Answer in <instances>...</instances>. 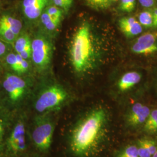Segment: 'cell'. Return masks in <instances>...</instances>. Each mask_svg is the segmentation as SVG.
Returning a JSON list of instances; mask_svg holds the SVG:
<instances>
[{
	"label": "cell",
	"mask_w": 157,
	"mask_h": 157,
	"mask_svg": "<svg viewBox=\"0 0 157 157\" xmlns=\"http://www.w3.org/2000/svg\"><path fill=\"white\" fill-rule=\"evenodd\" d=\"M146 131L149 132H157V122L152 124L151 126H150L148 129L146 130Z\"/></svg>",
	"instance_id": "31"
},
{
	"label": "cell",
	"mask_w": 157,
	"mask_h": 157,
	"mask_svg": "<svg viewBox=\"0 0 157 157\" xmlns=\"http://www.w3.org/2000/svg\"><path fill=\"white\" fill-rule=\"evenodd\" d=\"M153 17H154V22H153V26L157 27V8H155L154 11L152 12Z\"/></svg>",
	"instance_id": "32"
},
{
	"label": "cell",
	"mask_w": 157,
	"mask_h": 157,
	"mask_svg": "<svg viewBox=\"0 0 157 157\" xmlns=\"http://www.w3.org/2000/svg\"><path fill=\"white\" fill-rule=\"evenodd\" d=\"M136 0H120L119 8L122 11L130 13L135 10Z\"/></svg>",
	"instance_id": "21"
},
{
	"label": "cell",
	"mask_w": 157,
	"mask_h": 157,
	"mask_svg": "<svg viewBox=\"0 0 157 157\" xmlns=\"http://www.w3.org/2000/svg\"><path fill=\"white\" fill-rule=\"evenodd\" d=\"M152 157H157V151H155V152L153 154V155H152Z\"/></svg>",
	"instance_id": "35"
},
{
	"label": "cell",
	"mask_w": 157,
	"mask_h": 157,
	"mask_svg": "<svg viewBox=\"0 0 157 157\" xmlns=\"http://www.w3.org/2000/svg\"><path fill=\"white\" fill-rule=\"evenodd\" d=\"M6 61L7 63L10 66V67H11L14 71L18 73L19 67L17 54H15L13 53H11L8 54L6 58Z\"/></svg>",
	"instance_id": "23"
},
{
	"label": "cell",
	"mask_w": 157,
	"mask_h": 157,
	"mask_svg": "<svg viewBox=\"0 0 157 157\" xmlns=\"http://www.w3.org/2000/svg\"><path fill=\"white\" fill-rule=\"evenodd\" d=\"M45 11L54 21L60 24L63 17V11L61 8L50 5L45 8Z\"/></svg>",
	"instance_id": "16"
},
{
	"label": "cell",
	"mask_w": 157,
	"mask_h": 157,
	"mask_svg": "<svg viewBox=\"0 0 157 157\" xmlns=\"http://www.w3.org/2000/svg\"><path fill=\"white\" fill-rule=\"evenodd\" d=\"M41 22L42 24L44 26L47 30L50 32H53L56 30V29L58 28V26L59 25V23L54 21L50 17V15L44 11L42 12L41 16Z\"/></svg>",
	"instance_id": "15"
},
{
	"label": "cell",
	"mask_w": 157,
	"mask_h": 157,
	"mask_svg": "<svg viewBox=\"0 0 157 157\" xmlns=\"http://www.w3.org/2000/svg\"><path fill=\"white\" fill-rule=\"evenodd\" d=\"M139 157V156H137V157Z\"/></svg>",
	"instance_id": "36"
},
{
	"label": "cell",
	"mask_w": 157,
	"mask_h": 157,
	"mask_svg": "<svg viewBox=\"0 0 157 157\" xmlns=\"http://www.w3.org/2000/svg\"><path fill=\"white\" fill-rule=\"evenodd\" d=\"M157 122V109H155L150 112V113L148 118L146 120L144 125V129L147 130L152 124Z\"/></svg>",
	"instance_id": "26"
},
{
	"label": "cell",
	"mask_w": 157,
	"mask_h": 157,
	"mask_svg": "<svg viewBox=\"0 0 157 157\" xmlns=\"http://www.w3.org/2000/svg\"><path fill=\"white\" fill-rule=\"evenodd\" d=\"M121 31L128 37H133L142 32V26L133 17H124L118 22Z\"/></svg>",
	"instance_id": "11"
},
{
	"label": "cell",
	"mask_w": 157,
	"mask_h": 157,
	"mask_svg": "<svg viewBox=\"0 0 157 157\" xmlns=\"http://www.w3.org/2000/svg\"><path fill=\"white\" fill-rule=\"evenodd\" d=\"M4 143L0 141V154L4 152Z\"/></svg>",
	"instance_id": "34"
},
{
	"label": "cell",
	"mask_w": 157,
	"mask_h": 157,
	"mask_svg": "<svg viewBox=\"0 0 157 157\" xmlns=\"http://www.w3.org/2000/svg\"><path fill=\"white\" fill-rule=\"evenodd\" d=\"M6 119L0 118V141L4 143V137L6 132Z\"/></svg>",
	"instance_id": "28"
},
{
	"label": "cell",
	"mask_w": 157,
	"mask_h": 157,
	"mask_svg": "<svg viewBox=\"0 0 157 157\" xmlns=\"http://www.w3.org/2000/svg\"><path fill=\"white\" fill-rule=\"evenodd\" d=\"M139 156L137 147L136 146H128L119 155L118 157H135Z\"/></svg>",
	"instance_id": "22"
},
{
	"label": "cell",
	"mask_w": 157,
	"mask_h": 157,
	"mask_svg": "<svg viewBox=\"0 0 157 157\" xmlns=\"http://www.w3.org/2000/svg\"><path fill=\"white\" fill-rule=\"evenodd\" d=\"M26 148L25 128L22 121L17 122L4 143V151L11 156H17Z\"/></svg>",
	"instance_id": "6"
},
{
	"label": "cell",
	"mask_w": 157,
	"mask_h": 157,
	"mask_svg": "<svg viewBox=\"0 0 157 157\" xmlns=\"http://www.w3.org/2000/svg\"><path fill=\"white\" fill-rule=\"evenodd\" d=\"M67 98V91L62 87L51 86L40 94L36 102V109L40 113L53 109L62 105Z\"/></svg>",
	"instance_id": "4"
},
{
	"label": "cell",
	"mask_w": 157,
	"mask_h": 157,
	"mask_svg": "<svg viewBox=\"0 0 157 157\" xmlns=\"http://www.w3.org/2000/svg\"><path fill=\"white\" fill-rule=\"evenodd\" d=\"M17 58L18 61V73H25L28 71L29 69V63L27 60L23 59L19 54H17Z\"/></svg>",
	"instance_id": "24"
},
{
	"label": "cell",
	"mask_w": 157,
	"mask_h": 157,
	"mask_svg": "<svg viewBox=\"0 0 157 157\" xmlns=\"http://www.w3.org/2000/svg\"><path fill=\"white\" fill-rule=\"evenodd\" d=\"M139 147H137L138 150V155L139 157H151V155L147 150L146 147L140 141H138Z\"/></svg>",
	"instance_id": "27"
},
{
	"label": "cell",
	"mask_w": 157,
	"mask_h": 157,
	"mask_svg": "<svg viewBox=\"0 0 157 157\" xmlns=\"http://www.w3.org/2000/svg\"><path fill=\"white\" fill-rule=\"evenodd\" d=\"M116 0H85L87 4L96 10H104L113 4Z\"/></svg>",
	"instance_id": "14"
},
{
	"label": "cell",
	"mask_w": 157,
	"mask_h": 157,
	"mask_svg": "<svg viewBox=\"0 0 157 157\" xmlns=\"http://www.w3.org/2000/svg\"><path fill=\"white\" fill-rule=\"evenodd\" d=\"M136 54L150 56L157 52V32H147L140 36L132 47Z\"/></svg>",
	"instance_id": "7"
},
{
	"label": "cell",
	"mask_w": 157,
	"mask_h": 157,
	"mask_svg": "<svg viewBox=\"0 0 157 157\" xmlns=\"http://www.w3.org/2000/svg\"><path fill=\"white\" fill-rule=\"evenodd\" d=\"M51 5L61 8L63 12L67 13L73 4V0H48Z\"/></svg>",
	"instance_id": "20"
},
{
	"label": "cell",
	"mask_w": 157,
	"mask_h": 157,
	"mask_svg": "<svg viewBox=\"0 0 157 157\" xmlns=\"http://www.w3.org/2000/svg\"><path fill=\"white\" fill-rule=\"evenodd\" d=\"M150 112L148 107L143 105L140 103H136L132 108L128 118V121L133 126L143 124L146 122Z\"/></svg>",
	"instance_id": "10"
},
{
	"label": "cell",
	"mask_w": 157,
	"mask_h": 157,
	"mask_svg": "<svg viewBox=\"0 0 157 157\" xmlns=\"http://www.w3.org/2000/svg\"><path fill=\"white\" fill-rule=\"evenodd\" d=\"M6 50V45H5V44H4L2 41H0V56H2V55H3V54L5 53Z\"/></svg>",
	"instance_id": "33"
},
{
	"label": "cell",
	"mask_w": 157,
	"mask_h": 157,
	"mask_svg": "<svg viewBox=\"0 0 157 157\" xmlns=\"http://www.w3.org/2000/svg\"><path fill=\"white\" fill-rule=\"evenodd\" d=\"M32 41L28 35L24 34L19 37L15 41V49L17 54H20L23 50H24L28 46L31 45Z\"/></svg>",
	"instance_id": "18"
},
{
	"label": "cell",
	"mask_w": 157,
	"mask_h": 157,
	"mask_svg": "<svg viewBox=\"0 0 157 157\" xmlns=\"http://www.w3.org/2000/svg\"><path fill=\"white\" fill-rule=\"evenodd\" d=\"M154 17L151 12L145 11L142 12L139 16V22L141 26L146 28H150L153 26Z\"/></svg>",
	"instance_id": "17"
},
{
	"label": "cell",
	"mask_w": 157,
	"mask_h": 157,
	"mask_svg": "<svg viewBox=\"0 0 157 157\" xmlns=\"http://www.w3.org/2000/svg\"><path fill=\"white\" fill-rule=\"evenodd\" d=\"M0 25L9 29L17 36L22 28V24L19 19L8 15H4L1 17Z\"/></svg>",
	"instance_id": "13"
},
{
	"label": "cell",
	"mask_w": 157,
	"mask_h": 157,
	"mask_svg": "<svg viewBox=\"0 0 157 157\" xmlns=\"http://www.w3.org/2000/svg\"><path fill=\"white\" fill-rule=\"evenodd\" d=\"M106 41L89 21L82 23L75 31L69 46V56L75 72L79 75L93 72L104 62Z\"/></svg>",
	"instance_id": "1"
},
{
	"label": "cell",
	"mask_w": 157,
	"mask_h": 157,
	"mask_svg": "<svg viewBox=\"0 0 157 157\" xmlns=\"http://www.w3.org/2000/svg\"><path fill=\"white\" fill-rule=\"evenodd\" d=\"M34 128L32 138L36 147L42 151L50 148L54 133V125L49 119H39Z\"/></svg>",
	"instance_id": "5"
},
{
	"label": "cell",
	"mask_w": 157,
	"mask_h": 157,
	"mask_svg": "<svg viewBox=\"0 0 157 157\" xmlns=\"http://www.w3.org/2000/svg\"><path fill=\"white\" fill-rule=\"evenodd\" d=\"M32 58L35 66L39 71L47 69L50 64L52 46L49 39L43 34H39L31 43Z\"/></svg>",
	"instance_id": "3"
},
{
	"label": "cell",
	"mask_w": 157,
	"mask_h": 157,
	"mask_svg": "<svg viewBox=\"0 0 157 157\" xmlns=\"http://www.w3.org/2000/svg\"><path fill=\"white\" fill-rule=\"evenodd\" d=\"M17 36L13 33L11 30L0 25V37L6 42L13 43L16 41Z\"/></svg>",
	"instance_id": "19"
},
{
	"label": "cell",
	"mask_w": 157,
	"mask_h": 157,
	"mask_svg": "<svg viewBox=\"0 0 157 157\" xmlns=\"http://www.w3.org/2000/svg\"><path fill=\"white\" fill-rule=\"evenodd\" d=\"M48 3V0H23V13L30 20L36 19L41 16Z\"/></svg>",
	"instance_id": "9"
},
{
	"label": "cell",
	"mask_w": 157,
	"mask_h": 157,
	"mask_svg": "<svg viewBox=\"0 0 157 157\" xmlns=\"http://www.w3.org/2000/svg\"><path fill=\"white\" fill-rule=\"evenodd\" d=\"M155 1V0H139V2L141 6L146 8H150L154 6Z\"/></svg>",
	"instance_id": "30"
},
{
	"label": "cell",
	"mask_w": 157,
	"mask_h": 157,
	"mask_svg": "<svg viewBox=\"0 0 157 157\" xmlns=\"http://www.w3.org/2000/svg\"><path fill=\"white\" fill-rule=\"evenodd\" d=\"M143 143V144L147 148V150L150 152V154L153 155V154L157 151V147L155 143L153 141L148 139H141L139 140Z\"/></svg>",
	"instance_id": "25"
},
{
	"label": "cell",
	"mask_w": 157,
	"mask_h": 157,
	"mask_svg": "<svg viewBox=\"0 0 157 157\" xmlns=\"http://www.w3.org/2000/svg\"><path fill=\"white\" fill-rule=\"evenodd\" d=\"M141 76L137 72H129L124 74L118 81V87L121 91L130 90L140 82Z\"/></svg>",
	"instance_id": "12"
},
{
	"label": "cell",
	"mask_w": 157,
	"mask_h": 157,
	"mask_svg": "<svg viewBox=\"0 0 157 157\" xmlns=\"http://www.w3.org/2000/svg\"><path fill=\"white\" fill-rule=\"evenodd\" d=\"M26 83L22 78L13 75H7L3 82V87L13 102L19 101L25 93Z\"/></svg>",
	"instance_id": "8"
},
{
	"label": "cell",
	"mask_w": 157,
	"mask_h": 157,
	"mask_svg": "<svg viewBox=\"0 0 157 157\" xmlns=\"http://www.w3.org/2000/svg\"><path fill=\"white\" fill-rule=\"evenodd\" d=\"M23 59L28 60L32 56V47L31 45L28 46L24 50H23L20 54H19Z\"/></svg>",
	"instance_id": "29"
},
{
	"label": "cell",
	"mask_w": 157,
	"mask_h": 157,
	"mask_svg": "<svg viewBox=\"0 0 157 157\" xmlns=\"http://www.w3.org/2000/svg\"><path fill=\"white\" fill-rule=\"evenodd\" d=\"M108 117L102 108L88 112L74 126L69 148L76 157H91L101 151L108 133Z\"/></svg>",
	"instance_id": "2"
}]
</instances>
